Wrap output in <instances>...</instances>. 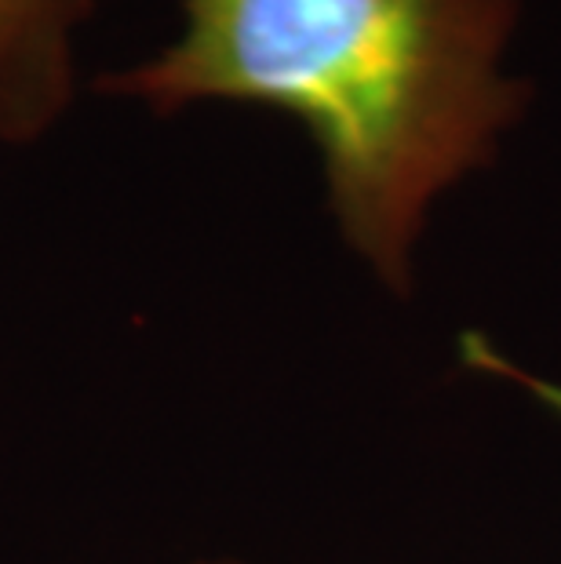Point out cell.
<instances>
[{"mask_svg": "<svg viewBox=\"0 0 561 564\" xmlns=\"http://www.w3.org/2000/svg\"><path fill=\"white\" fill-rule=\"evenodd\" d=\"M158 55L95 88L169 117L201 102L295 117L368 273L409 295L427 219L529 110L507 69L521 0H175Z\"/></svg>", "mask_w": 561, "mask_h": 564, "instance_id": "obj_1", "label": "cell"}, {"mask_svg": "<svg viewBox=\"0 0 561 564\" xmlns=\"http://www.w3.org/2000/svg\"><path fill=\"white\" fill-rule=\"evenodd\" d=\"M95 0H0V142L44 139L77 95V30Z\"/></svg>", "mask_w": 561, "mask_h": 564, "instance_id": "obj_2", "label": "cell"}, {"mask_svg": "<svg viewBox=\"0 0 561 564\" xmlns=\"http://www.w3.org/2000/svg\"><path fill=\"white\" fill-rule=\"evenodd\" d=\"M205 564H237V561H205Z\"/></svg>", "mask_w": 561, "mask_h": 564, "instance_id": "obj_3", "label": "cell"}]
</instances>
